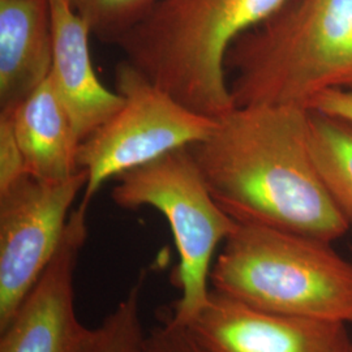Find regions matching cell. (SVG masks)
Returning <instances> with one entry per match:
<instances>
[{
    "instance_id": "cell-17",
    "label": "cell",
    "mask_w": 352,
    "mask_h": 352,
    "mask_svg": "<svg viewBox=\"0 0 352 352\" xmlns=\"http://www.w3.org/2000/svg\"><path fill=\"white\" fill-rule=\"evenodd\" d=\"M144 352H205L188 329L168 318L146 334Z\"/></svg>"
},
{
    "instance_id": "cell-12",
    "label": "cell",
    "mask_w": 352,
    "mask_h": 352,
    "mask_svg": "<svg viewBox=\"0 0 352 352\" xmlns=\"http://www.w3.org/2000/svg\"><path fill=\"white\" fill-rule=\"evenodd\" d=\"M13 129L28 175L63 180L75 175L80 141L50 76L12 111Z\"/></svg>"
},
{
    "instance_id": "cell-14",
    "label": "cell",
    "mask_w": 352,
    "mask_h": 352,
    "mask_svg": "<svg viewBox=\"0 0 352 352\" xmlns=\"http://www.w3.org/2000/svg\"><path fill=\"white\" fill-rule=\"evenodd\" d=\"M145 278H136L113 311L94 327L88 352H144L146 331L142 322Z\"/></svg>"
},
{
    "instance_id": "cell-2",
    "label": "cell",
    "mask_w": 352,
    "mask_h": 352,
    "mask_svg": "<svg viewBox=\"0 0 352 352\" xmlns=\"http://www.w3.org/2000/svg\"><path fill=\"white\" fill-rule=\"evenodd\" d=\"M235 107L311 110L327 90L352 91V0H289L226 56Z\"/></svg>"
},
{
    "instance_id": "cell-15",
    "label": "cell",
    "mask_w": 352,
    "mask_h": 352,
    "mask_svg": "<svg viewBox=\"0 0 352 352\" xmlns=\"http://www.w3.org/2000/svg\"><path fill=\"white\" fill-rule=\"evenodd\" d=\"M103 42L118 43L141 23L161 0H67Z\"/></svg>"
},
{
    "instance_id": "cell-3",
    "label": "cell",
    "mask_w": 352,
    "mask_h": 352,
    "mask_svg": "<svg viewBox=\"0 0 352 352\" xmlns=\"http://www.w3.org/2000/svg\"><path fill=\"white\" fill-rule=\"evenodd\" d=\"M289 0H161L116 45L136 67L195 113L235 109L226 72L231 45Z\"/></svg>"
},
{
    "instance_id": "cell-10",
    "label": "cell",
    "mask_w": 352,
    "mask_h": 352,
    "mask_svg": "<svg viewBox=\"0 0 352 352\" xmlns=\"http://www.w3.org/2000/svg\"><path fill=\"white\" fill-rule=\"evenodd\" d=\"M49 1L54 39L50 78L81 144L123 106L124 98L96 75L87 23L67 0Z\"/></svg>"
},
{
    "instance_id": "cell-4",
    "label": "cell",
    "mask_w": 352,
    "mask_h": 352,
    "mask_svg": "<svg viewBox=\"0 0 352 352\" xmlns=\"http://www.w3.org/2000/svg\"><path fill=\"white\" fill-rule=\"evenodd\" d=\"M331 244L236 222L214 260L210 287L267 312L352 324V261Z\"/></svg>"
},
{
    "instance_id": "cell-11",
    "label": "cell",
    "mask_w": 352,
    "mask_h": 352,
    "mask_svg": "<svg viewBox=\"0 0 352 352\" xmlns=\"http://www.w3.org/2000/svg\"><path fill=\"white\" fill-rule=\"evenodd\" d=\"M49 0H0V111H12L49 78Z\"/></svg>"
},
{
    "instance_id": "cell-7",
    "label": "cell",
    "mask_w": 352,
    "mask_h": 352,
    "mask_svg": "<svg viewBox=\"0 0 352 352\" xmlns=\"http://www.w3.org/2000/svg\"><path fill=\"white\" fill-rule=\"evenodd\" d=\"M87 183L80 170L63 180L26 175L0 190V329L54 258Z\"/></svg>"
},
{
    "instance_id": "cell-13",
    "label": "cell",
    "mask_w": 352,
    "mask_h": 352,
    "mask_svg": "<svg viewBox=\"0 0 352 352\" xmlns=\"http://www.w3.org/2000/svg\"><path fill=\"white\" fill-rule=\"evenodd\" d=\"M309 144L333 201L352 225V123L311 110Z\"/></svg>"
},
{
    "instance_id": "cell-1",
    "label": "cell",
    "mask_w": 352,
    "mask_h": 352,
    "mask_svg": "<svg viewBox=\"0 0 352 352\" xmlns=\"http://www.w3.org/2000/svg\"><path fill=\"white\" fill-rule=\"evenodd\" d=\"M311 110L254 104L217 119L189 153L214 200L238 223L336 241L350 223L333 201L309 144Z\"/></svg>"
},
{
    "instance_id": "cell-6",
    "label": "cell",
    "mask_w": 352,
    "mask_h": 352,
    "mask_svg": "<svg viewBox=\"0 0 352 352\" xmlns=\"http://www.w3.org/2000/svg\"><path fill=\"white\" fill-rule=\"evenodd\" d=\"M123 106L80 144L77 166L88 175L81 204L89 206L109 179L206 139L217 119L195 113L126 59L115 69Z\"/></svg>"
},
{
    "instance_id": "cell-16",
    "label": "cell",
    "mask_w": 352,
    "mask_h": 352,
    "mask_svg": "<svg viewBox=\"0 0 352 352\" xmlns=\"http://www.w3.org/2000/svg\"><path fill=\"white\" fill-rule=\"evenodd\" d=\"M26 175L25 160L14 135L11 115L0 113V190Z\"/></svg>"
},
{
    "instance_id": "cell-9",
    "label": "cell",
    "mask_w": 352,
    "mask_h": 352,
    "mask_svg": "<svg viewBox=\"0 0 352 352\" xmlns=\"http://www.w3.org/2000/svg\"><path fill=\"white\" fill-rule=\"evenodd\" d=\"M186 327L205 352H352L343 322L267 312L214 289Z\"/></svg>"
},
{
    "instance_id": "cell-5",
    "label": "cell",
    "mask_w": 352,
    "mask_h": 352,
    "mask_svg": "<svg viewBox=\"0 0 352 352\" xmlns=\"http://www.w3.org/2000/svg\"><path fill=\"white\" fill-rule=\"evenodd\" d=\"M111 199L122 209L154 208L168 222L179 254L173 282L180 298L166 318L187 327L209 299L215 252L236 222L214 200L188 148L118 176Z\"/></svg>"
},
{
    "instance_id": "cell-18",
    "label": "cell",
    "mask_w": 352,
    "mask_h": 352,
    "mask_svg": "<svg viewBox=\"0 0 352 352\" xmlns=\"http://www.w3.org/2000/svg\"><path fill=\"white\" fill-rule=\"evenodd\" d=\"M311 110L342 118L352 123V91L327 90L316 98Z\"/></svg>"
},
{
    "instance_id": "cell-8",
    "label": "cell",
    "mask_w": 352,
    "mask_h": 352,
    "mask_svg": "<svg viewBox=\"0 0 352 352\" xmlns=\"http://www.w3.org/2000/svg\"><path fill=\"white\" fill-rule=\"evenodd\" d=\"M89 206L72 210L50 264L10 322L0 329V352H88L94 329L78 318L75 272L88 240Z\"/></svg>"
}]
</instances>
